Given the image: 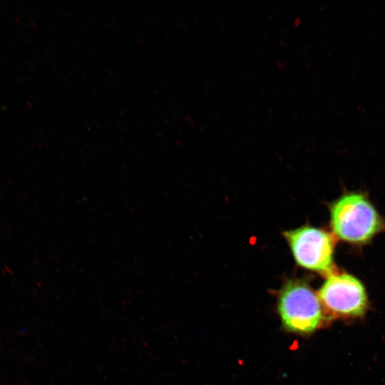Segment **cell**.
<instances>
[{
  "label": "cell",
  "instance_id": "1",
  "mask_svg": "<svg viewBox=\"0 0 385 385\" xmlns=\"http://www.w3.org/2000/svg\"><path fill=\"white\" fill-rule=\"evenodd\" d=\"M330 225L339 239L351 244L368 242L384 228L383 219L361 193L339 197L330 207Z\"/></svg>",
  "mask_w": 385,
  "mask_h": 385
},
{
  "label": "cell",
  "instance_id": "2",
  "mask_svg": "<svg viewBox=\"0 0 385 385\" xmlns=\"http://www.w3.org/2000/svg\"><path fill=\"white\" fill-rule=\"evenodd\" d=\"M278 310L289 331L307 334L314 332L322 318L318 296L300 279L288 280L280 290Z\"/></svg>",
  "mask_w": 385,
  "mask_h": 385
},
{
  "label": "cell",
  "instance_id": "3",
  "mask_svg": "<svg viewBox=\"0 0 385 385\" xmlns=\"http://www.w3.org/2000/svg\"><path fill=\"white\" fill-rule=\"evenodd\" d=\"M283 235L299 266L327 276L335 272L334 240L327 231L304 225Z\"/></svg>",
  "mask_w": 385,
  "mask_h": 385
},
{
  "label": "cell",
  "instance_id": "4",
  "mask_svg": "<svg viewBox=\"0 0 385 385\" xmlns=\"http://www.w3.org/2000/svg\"><path fill=\"white\" fill-rule=\"evenodd\" d=\"M321 305L329 314L344 317L362 315L367 295L362 283L353 275L336 272L329 274L318 292Z\"/></svg>",
  "mask_w": 385,
  "mask_h": 385
}]
</instances>
